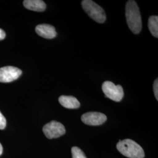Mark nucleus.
Returning <instances> with one entry per match:
<instances>
[{"label":"nucleus","mask_w":158,"mask_h":158,"mask_svg":"<svg viewBox=\"0 0 158 158\" xmlns=\"http://www.w3.org/2000/svg\"><path fill=\"white\" fill-rule=\"evenodd\" d=\"M35 31L40 36L49 40L55 38L57 35L55 27L48 24H40L37 25L35 28Z\"/></svg>","instance_id":"6e6552de"},{"label":"nucleus","mask_w":158,"mask_h":158,"mask_svg":"<svg viewBox=\"0 0 158 158\" xmlns=\"http://www.w3.org/2000/svg\"><path fill=\"white\" fill-rule=\"evenodd\" d=\"M102 90L106 97L114 102H121L124 96L122 86L120 85H116L110 81H106L103 83Z\"/></svg>","instance_id":"20e7f679"},{"label":"nucleus","mask_w":158,"mask_h":158,"mask_svg":"<svg viewBox=\"0 0 158 158\" xmlns=\"http://www.w3.org/2000/svg\"><path fill=\"white\" fill-rule=\"evenodd\" d=\"M6 121L5 117L0 112V130H4L6 127Z\"/></svg>","instance_id":"ddd939ff"},{"label":"nucleus","mask_w":158,"mask_h":158,"mask_svg":"<svg viewBox=\"0 0 158 158\" xmlns=\"http://www.w3.org/2000/svg\"><path fill=\"white\" fill-rule=\"evenodd\" d=\"M23 4L27 9L34 11H44L46 8L45 3L41 0H25Z\"/></svg>","instance_id":"1a4fd4ad"},{"label":"nucleus","mask_w":158,"mask_h":158,"mask_svg":"<svg viewBox=\"0 0 158 158\" xmlns=\"http://www.w3.org/2000/svg\"><path fill=\"white\" fill-rule=\"evenodd\" d=\"M5 38H6L5 32L2 29H0V40H4Z\"/></svg>","instance_id":"2eb2a0df"},{"label":"nucleus","mask_w":158,"mask_h":158,"mask_svg":"<svg viewBox=\"0 0 158 158\" xmlns=\"http://www.w3.org/2000/svg\"><path fill=\"white\" fill-rule=\"evenodd\" d=\"M117 149L125 156L129 158H143V149L136 142L130 139L119 140L117 144Z\"/></svg>","instance_id":"f03ea898"},{"label":"nucleus","mask_w":158,"mask_h":158,"mask_svg":"<svg viewBox=\"0 0 158 158\" xmlns=\"http://www.w3.org/2000/svg\"><path fill=\"white\" fill-rule=\"evenodd\" d=\"M153 92L155 97L156 99L158 100V79H156L153 83Z\"/></svg>","instance_id":"4468645a"},{"label":"nucleus","mask_w":158,"mask_h":158,"mask_svg":"<svg viewBox=\"0 0 158 158\" xmlns=\"http://www.w3.org/2000/svg\"><path fill=\"white\" fill-rule=\"evenodd\" d=\"M72 158H87L83 151L77 147H73L72 149Z\"/></svg>","instance_id":"f8f14e48"},{"label":"nucleus","mask_w":158,"mask_h":158,"mask_svg":"<svg viewBox=\"0 0 158 158\" xmlns=\"http://www.w3.org/2000/svg\"><path fill=\"white\" fill-rule=\"evenodd\" d=\"M81 6L88 15L97 23H102L106 21V15L104 10L94 1L84 0L81 2Z\"/></svg>","instance_id":"7ed1b4c3"},{"label":"nucleus","mask_w":158,"mask_h":158,"mask_svg":"<svg viewBox=\"0 0 158 158\" xmlns=\"http://www.w3.org/2000/svg\"><path fill=\"white\" fill-rule=\"evenodd\" d=\"M59 102L63 107L68 109H77L80 106L78 100L73 96H61Z\"/></svg>","instance_id":"9d476101"},{"label":"nucleus","mask_w":158,"mask_h":158,"mask_svg":"<svg viewBox=\"0 0 158 158\" xmlns=\"http://www.w3.org/2000/svg\"><path fill=\"white\" fill-rule=\"evenodd\" d=\"M43 132L48 139L57 138L66 133L64 125L59 122L52 121L43 127Z\"/></svg>","instance_id":"39448f33"},{"label":"nucleus","mask_w":158,"mask_h":158,"mask_svg":"<svg viewBox=\"0 0 158 158\" xmlns=\"http://www.w3.org/2000/svg\"><path fill=\"white\" fill-rule=\"evenodd\" d=\"M2 152H3V148H2V145L0 143V156L2 155Z\"/></svg>","instance_id":"dca6fc26"},{"label":"nucleus","mask_w":158,"mask_h":158,"mask_svg":"<svg viewBox=\"0 0 158 158\" xmlns=\"http://www.w3.org/2000/svg\"><path fill=\"white\" fill-rule=\"evenodd\" d=\"M81 121L85 124L91 126H98L104 124L107 117L105 114L98 112H89L81 116Z\"/></svg>","instance_id":"0eeeda50"},{"label":"nucleus","mask_w":158,"mask_h":158,"mask_svg":"<svg viewBox=\"0 0 158 158\" xmlns=\"http://www.w3.org/2000/svg\"><path fill=\"white\" fill-rule=\"evenodd\" d=\"M22 74V70L13 66L0 68V82L10 83L18 79Z\"/></svg>","instance_id":"423d86ee"},{"label":"nucleus","mask_w":158,"mask_h":158,"mask_svg":"<svg viewBox=\"0 0 158 158\" xmlns=\"http://www.w3.org/2000/svg\"><path fill=\"white\" fill-rule=\"evenodd\" d=\"M148 28L150 32L156 38H158V17L151 16L148 19Z\"/></svg>","instance_id":"9b49d317"},{"label":"nucleus","mask_w":158,"mask_h":158,"mask_svg":"<svg viewBox=\"0 0 158 158\" xmlns=\"http://www.w3.org/2000/svg\"><path fill=\"white\" fill-rule=\"evenodd\" d=\"M125 16L130 30L134 34H139L142 29L141 15L135 1L130 0L127 2Z\"/></svg>","instance_id":"f257e3e1"}]
</instances>
